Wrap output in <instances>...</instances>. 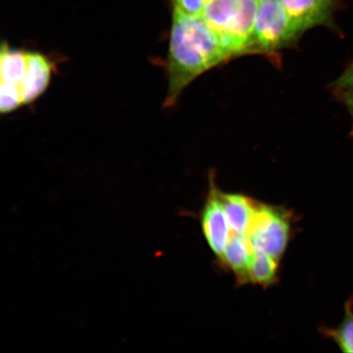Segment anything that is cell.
Listing matches in <instances>:
<instances>
[{"mask_svg": "<svg viewBox=\"0 0 353 353\" xmlns=\"http://www.w3.org/2000/svg\"><path fill=\"white\" fill-rule=\"evenodd\" d=\"M1 46V83H10L20 88L28 66V52L12 50L6 42H3Z\"/></svg>", "mask_w": 353, "mask_h": 353, "instance_id": "10", "label": "cell"}, {"mask_svg": "<svg viewBox=\"0 0 353 353\" xmlns=\"http://www.w3.org/2000/svg\"><path fill=\"white\" fill-rule=\"evenodd\" d=\"M334 92L353 91V61L333 83Z\"/></svg>", "mask_w": 353, "mask_h": 353, "instance_id": "15", "label": "cell"}, {"mask_svg": "<svg viewBox=\"0 0 353 353\" xmlns=\"http://www.w3.org/2000/svg\"><path fill=\"white\" fill-rule=\"evenodd\" d=\"M280 260L265 252H255L247 270L246 282L263 287L275 283Z\"/></svg>", "mask_w": 353, "mask_h": 353, "instance_id": "11", "label": "cell"}, {"mask_svg": "<svg viewBox=\"0 0 353 353\" xmlns=\"http://www.w3.org/2000/svg\"><path fill=\"white\" fill-rule=\"evenodd\" d=\"M22 101L20 88L10 83H1L0 92V110L3 114L10 113L21 107Z\"/></svg>", "mask_w": 353, "mask_h": 353, "instance_id": "13", "label": "cell"}, {"mask_svg": "<svg viewBox=\"0 0 353 353\" xmlns=\"http://www.w3.org/2000/svg\"><path fill=\"white\" fill-rule=\"evenodd\" d=\"M334 94L350 114L352 121L351 134L353 136V91L334 92Z\"/></svg>", "mask_w": 353, "mask_h": 353, "instance_id": "16", "label": "cell"}, {"mask_svg": "<svg viewBox=\"0 0 353 353\" xmlns=\"http://www.w3.org/2000/svg\"><path fill=\"white\" fill-rule=\"evenodd\" d=\"M54 65L39 52H28V66L20 85L22 101L29 104L42 95L50 85Z\"/></svg>", "mask_w": 353, "mask_h": 353, "instance_id": "7", "label": "cell"}, {"mask_svg": "<svg viewBox=\"0 0 353 353\" xmlns=\"http://www.w3.org/2000/svg\"><path fill=\"white\" fill-rule=\"evenodd\" d=\"M291 218L288 210L258 201L246 232L255 252L267 253L281 261L291 236Z\"/></svg>", "mask_w": 353, "mask_h": 353, "instance_id": "4", "label": "cell"}, {"mask_svg": "<svg viewBox=\"0 0 353 353\" xmlns=\"http://www.w3.org/2000/svg\"><path fill=\"white\" fill-rule=\"evenodd\" d=\"M219 197L231 234H244L248 230L257 201L241 194L225 193L219 189Z\"/></svg>", "mask_w": 353, "mask_h": 353, "instance_id": "9", "label": "cell"}, {"mask_svg": "<svg viewBox=\"0 0 353 353\" xmlns=\"http://www.w3.org/2000/svg\"><path fill=\"white\" fill-rule=\"evenodd\" d=\"M280 0H259L254 25V54H274L301 37Z\"/></svg>", "mask_w": 353, "mask_h": 353, "instance_id": "3", "label": "cell"}, {"mask_svg": "<svg viewBox=\"0 0 353 353\" xmlns=\"http://www.w3.org/2000/svg\"><path fill=\"white\" fill-rule=\"evenodd\" d=\"M203 233L214 254L220 259L231 236L230 227L219 197V188L213 178L209 196L201 214Z\"/></svg>", "mask_w": 353, "mask_h": 353, "instance_id": "5", "label": "cell"}, {"mask_svg": "<svg viewBox=\"0 0 353 353\" xmlns=\"http://www.w3.org/2000/svg\"><path fill=\"white\" fill-rule=\"evenodd\" d=\"M207 0H174V10L188 16L201 17Z\"/></svg>", "mask_w": 353, "mask_h": 353, "instance_id": "14", "label": "cell"}, {"mask_svg": "<svg viewBox=\"0 0 353 353\" xmlns=\"http://www.w3.org/2000/svg\"><path fill=\"white\" fill-rule=\"evenodd\" d=\"M231 59L202 17L174 10L167 57L169 90L165 108L173 107L185 88L201 74Z\"/></svg>", "mask_w": 353, "mask_h": 353, "instance_id": "1", "label": "cell"}, {"mask_svg": "<svg viewBox=\"0 0 353 353\" xmlns=\"http://www.w3.org/2000/svg\"><path fill=\"white\" fill-rule=\"evenodd\" d=\"M301 34L316 26L336 29L334 15V0H280Z\"/></svg>", "mask_w": 353, "mask_h": 353, "instance_id": "6", "label": "cell"}, {"mask_svg": "<svg viewBox=\"0 0 353 353\" xmlns=\"http://www.w3.org/2000/svg\"><path fill=\"white\" fill-rule=\"evenodd\" d=\"M320 332L332 339L342 352L353 353V295L345 303L341 324L337 328L321 327Z\"/></svg>", "mask_w": 353, "mask_h": 353, "instance_id": "12", "label": "cell"}, {"mask_svg": "<svg viewBox=\"0 0 353 353\" xmlns=\"http://www.w3.org/2000/svg\"><path fill=\"white\" fill-rule=\"evenodd\" d=\"M255 253L252 243L244 234H231L220 260L236 275L237 281L245 283L247 270Z\"/></svg>", "mask_w": 353, "mask_h": 353, "instance_id": "8", "label": "cell"}, {"mask_svg": "<svg viewBox=\"0 0 353 353\" xmlns=\"http://www.w3.org/2000/svg\"><path fill=\"white\" fill-rule=\"evenodd\" d=\"M259 0H207L202 17L232 57L254 52Z\"/></svg>", "mask_w": 353, "mask_h": 353, "instance_id": "2", "label": "cell"}]
</instances>
